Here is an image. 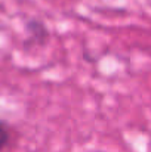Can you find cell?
<instances>
[{"instance_id": "1", "label": "cell", "mask_w": 151, "mask_h": 152, "mask_svg": "<svg viewBox=\"0 0 151 152\" xmlns=\"http://www.w3.org/2000/svg\"><path fill=\"white\" fill-rule=\"evenodd\" d=\"M27 31L31 36V40L34 43H39V45H43L49 37V33H48L45 24H42L39 21H30L27 24Z\"/></svg>"}, {"instance_id": "2", "label": "cell", "mask_w": 151, "mask_h": 152, "mask_svg": "<svg viewBox=\"0 0 151 152\" xmlns=\"http://www.w3.org/2000/svg\"><path fill=\"white\" fill-rule=\"evenodd\" d=\"M9 143V132L6 129V126L0 121V151Z\"/></svg>"}]
</instances>
